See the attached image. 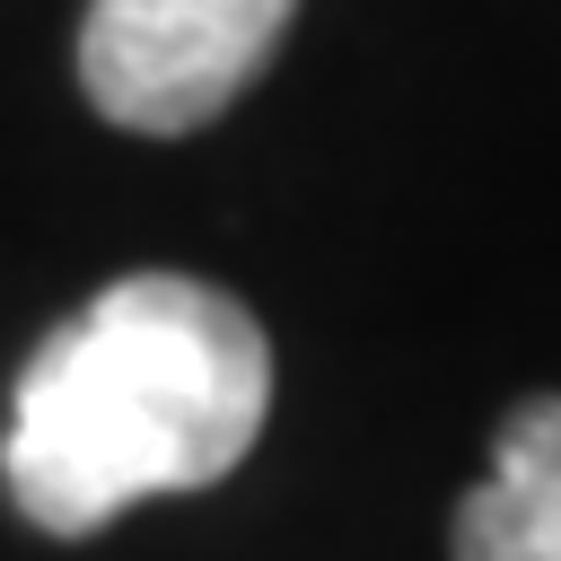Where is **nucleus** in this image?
<instances>
[{"instance_id": "f257e3e1", "label": "nucleus", "mask_w": 561, "mask_h": 561, "mask_svg": "<svg viewBox=\"0 0 561 561\" xmlns=\"http://www.w3.org/2000/svg\"><path fill=\"white\" fill-rule=\"evenodd\" d=\"M263 324L193 272H131L18 368L0 482L26 526L96 535L140 500L237 473L263 438Z\"/></svg>"}, {"instance_id": "7ed1b4c3", "label": "nucleus", "mask_w": 561, "mask_h": 561, "mask_svg": "<svg viewBox=\"0 0 561 561\" xmlns=\"http://www.w3.org/2000/svg\"><path fill=\"white\" fill-rule=\"evenodd\" d=\"M456 561H561V394H526L456 500Z\"/></svg>"}, {"instance_id": "f03ea898", "label": "nucleus", "mask_w": 561, "mask_h": 561, "mask_svg": "<svg viewBox=\"0 0 561 561\" xmlns=\"http://www.w3.org/2000/svg\"><path fill=\"white\" fill-rule=\"evenodd\" d=\"M289 18L298 0H88L79 88L105 123L184 140L272 70Z\"/></svg>"}]
</instances>
